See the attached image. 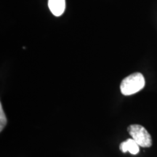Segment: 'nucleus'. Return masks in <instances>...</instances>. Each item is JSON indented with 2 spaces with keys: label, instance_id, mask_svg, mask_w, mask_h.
<instances>
[{
  "label": "nucleus",
  "instance_id": "nucleus-1",
  "mask_svg": "<svg viewBox=\"0 0 157 157\" xmlns=\"http://www.w3.org/2000/svg\"><path fill=\"white\" fill-rule=\"evenodd\" d=\"M145 84L146 82L143 74L136 72L124 78L121 83L120 90L124 95H134L143 89Z\"/></svg>",
  "mask_w": 157,
  "mask_h": 157
},
{
  "label": "nucleus",
  "instance_id": "nucleus-3",
  "mask_svg": "<svg viewBox=\"0 0 157 157\" xmlns=\"http://www.w3.org/2000/svg\"><path fill=\"white\" fill-rule=\"evenodd\" d=\"M48 7L55 16L59 17L66 9V0H48Z\"/></svg>",
  "mask_w": 157,
  "mask_h": 157
},
{
  "label": "nucleus",
  "instance_id": "nucleus-2",
  "mask_svg": "<svg viewBox=\"0 0 157 157\" xmlns=\"http://www.w3.org/2000/svg\"><path fill=\"white\" fill-rule=\"evenodd\" d=\"M127 131L139 146L149 148L152 146L151 136L144 127L140 124H131L127 127Z\"/></svg>",
  "mask_w": 157,
  "mask_h": 157
},
{
  "label": "nucleus",
  "instance_id": "nucleus-4",
  "mask_svg": "<svg viewBox=\"0 0 157 157\" xmlns=\"http://www.w3.org/2000/svg\"><path fill=\"white\" fill-rule=\"evenodd\" d=\"M139 147L140 146H138V144L132 138H129L121 143L119 146V149L123 153L129 152L131 154L136 155L140 151Z\"/></svg>",
  "mask_w": 157,
  "mask_h": 157
},
{
  "label": "nucleus",
  "instance_id": "nucleus-5",
  "mask_svg": "<svg viewBox=\"0 0 157 157\" xmlns=\"http://www.w3.org/2000/svg\"><path fill=\"white\" fill-rule=\"evenodd\" d=\"M7 122V119L6 118V115L5 112H4L2 109V103H0V131L2 132V130L5 128Z\"/></svg>",
  "mask_w": 157,
  "mask_h": 157
}]
</instances>
